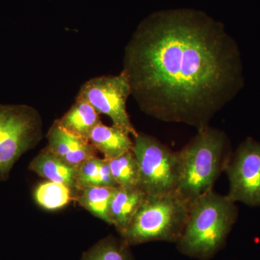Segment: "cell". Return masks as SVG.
Here are the masks:
<instances>
[{
  "label": "cell",
  "instance_id": "cell-1",
  "mask_svg": "<svg viewBox=\"0 0 260 260\" xmlns=\"http://www.w3.org/2000/svg\"><path fill=\"white\" fill-rule=\"evenodd\" d=\"M121 72L142 112L197 129L209 125L245 82L235 39L223 24L193 9L145 18L126 45Z\"/></svg>",
  "mask_w": 260,
  "mask_h": 260
},
{
  "label": "cell",
  "instance_id": "cell-2",
  "mask_svg": "<svg viewBox=\"0 0 260 260\" xmlns=\"http://www.w3.org/2000/svg\"><path fill=\"white\" fill-rule=\"evenodd\" d=\"M238 218L235 202L213 190L191 202L189 216L176 243L184 255L200 260L213 257L226 242Z\"/></svg>",
  "mask_w": 260,
  "mask_h": 260
},
{
  "label": "cell",
  "instance_id": "cell-3",
  "mask_svg": "<svg viewBox=\"0 0 260 260\" xmlns=\"http://www.w3.org/2000/svg\"><path fill=\"white\" fill-rule=\"evenodd\" d=\"M178 152V191L190 202L213 190L233 154L226 134L210 125L198 129L194 138Z\"/></svg>",
  "mask_w": 260,
  "mask_h": 260
},
{
  "label": "cell",
  "instance_id": "cell-4",
  "mask_svg": "<svg viewBox=\"0 0 260 260\" xmlns=\"http://www.w3.org/2000/svg\"><path fill=\"white\" fill-rule=\"evenodd\" d=\"M191 202L179 191L145 196L127 228L119 234L128 244L177 243L184 232Z\"/></svg>",
  "mask_w": 260,
  "mask_h": 260
},
{
  "label": "cell",
  "instance_id": "cell-5",
  "mask_svg": "<svg viewBox=\"0 0 260 260\" xmlns=\"http://www.w3.org/2000/svg\"><path fill=\"white\" fill-rule=\"evenodd\" d=\"M43 138L40 113L26 104H0V181L9 179L15 164Z\"/></svg>",
  "mask_w": 260,
  "mask_h": 260
},
{
  "label": "cell",
  "instance_id": "cell-6",
  "mask_svg": "<svg viewBox=\"0 0 260 260\" xmlns=\"http://www.w3.org/2000/svg\"><path fill=\"white\" fill-rule=\"evenodd\" d=\"M133 153L139 166V188L148 196L178 190L179 152L145 133L133 138Z\"/></svg>",
  "mask_w": 260,
  "mask_h": 260
},
{
  "label": "cell",
  "instance_id": "cell-7",
  "mask_svg": "<svg viewBox=\"0 0 260 260\" xmlns=\"http://www.w3.org/2000/svg\"><path fill=\"white\" fill-rule=\"evenodd\" d=\"M130 95L129 80L121 72L119 75H103L87 80L80 87L76 97L88 102L99 114L108 116L112 121V125L134 138L138 132L126 110V102Z\"/></svg>",
  "mask_w": 260,
  "mask_h": 260
},
{
  "label": "cell",
  "instance_id": "cell-8",
  "mask_svg": "<svg viewBox=\"0 0 260 260\" xmlns=\"http://www.w3.org/2000/svg\"><path fill=\"white\" fill-rule=\"evenodd\" d=\"M225 172L229 181L227 196L233 201L260 206V143L251 138L233 153Z\"/></svg>",
  "mask_w": 260,
  "mask_h": 260
},
{
  "label": "cell",
  "instance_id": "cell-9",
  "mask_svg": "<svg viewBox=\"0 0 260 260\" xmlns=\"http://www.w3.org/2000/svg\"><path fill=\"white\" fill-rule=\"evenodd\" d=\"M47 148L58 158L78 169L85 160L97 156L96 149L89 142L63 129L54 121L47 135Z\"/></svg>",
  "mask_w": 260,
  "mask_h": 260
},
{
  "label": "cell",
  "instance_id": "cell-10",
  "mask_svg": "<svg viewBox=\"0 0 260 260\" xmlns=\"http://www.w3.org/2000/svg\"><path fill=\"white\" fill-rule=\"evenodd\" d=\"M28 169L47 181L68 186L78 196V169L58 158L47 147L42 149L28 166Z\"/></svg>",
  "mask_w": 260,
  "mask_h": 260
},
{
  "label": "cell",
  "instance_id": "cell-11",
  "mask_svg": "<svg viewBox=\"0 0 260 260\" xmlns=\"http://www.w3.org/2000/svg\"><path fill=\"white\" fill-rule=\"evenodd\" d=\"M88 140L107 160L132 150L133 147L131 135L115 126L106 125L102 121L91 130Z\"/></svg>",
  "mask_w": 260,
  "mask_h": 260
},
{
  "label": "cell",
  "instance_id": "cell-12",
  "mask_svg": "<svg viewBox=\"0 0 260 260\" xmlns=\"http://www.w3.org/2000/svg\"><path fill=\"white\" fill-rule=\"evenodd\" d=\"M145 196L139 187H116L109 207V217L119 234L131 223Z\"/></svg>",
  "mask_w": 260,
  "mask_h": 260
},
{
  "label": "cell",
  "instance_id": "cell-13",
  "mask_svg": "<svg viewBox=\"0 0 260 260\" xmlns=\"http://www.w3.org/2000/svg\"><path fill=\"white\" fill-rule=\"evenodd\" d=\"M101 121L99 112L88 102L76 97L69 110L55 122L67 131L88 140L90 132Z\"/></svg>",
  "mask_w": 260,
  "mask_h": 260
},
{
  "label": "cell",
  "instance_id": "cell-14",
  "mask_svg": "<svg viewBox=\"0 0 260 260\" xmlns=\"http://www.w3.org/2000/svg\"><path fill=\"white\" fill-rule=\"evenodd\" d=\"M116 187L88 186L79 191L75 200L95 217L112 225L109 207Z\"/></svg>",
  "mask_w": 260,
  "mask_h": 260
},
{
  "label": "cell",
  "instance_id": "cell-15",
  "mask_svg": "<svg viewBox=\"0 0 260 260\" xmlns=\"http://www.w3.org/2000/svg\"><path fill=\"white\" fill-rule=\"evenodd\" d=\"M118 186L112 177L109 162L98 156L85 160L78 168V187L79 191L88 186Z\"/></svg>",
  "mask_w": 260,
  "mask_h": 260
},
{
  "label": "cell",
  "instance_id": "cell-16",
  "mask_svg": "<svg viewBox=\"0 0 260 260\" xmlns=\"http://www.w3.org/2000/svg\"><path fill=\"white\" fill-rule=\"evenodd\" d=\"M34 199L44 209L57 210L76 200V196L68 186L47 181L38 184L34 190Z\"/></svg>",
  "mask_w": 260,
  "mask_h": 260
},
{
  "label": "cell",
  "instance_id": "cell-17",
  "mask_svg": "<svg viewBox=\"0 0 260 260\" xmlns=\"http://www.w3.org/2000/svg\"><path fill=\"white\" fill-rule=\"evenodd\" d=\"M112 177L118 186L139 187V166L133 150L108 160Z\"/></svg>",
  "mask_w": 260,
  "mask_h": 260
},
{
  "label": "cell",
  "instance_id": "cell-18",
  "mask_svg": "<svg viewBox=\"0 0 260 260\" xmlns=\"http://www.w3.org/2000/svg\"><path fill=\"white\" fill-rule=\"evenodd\" d=\"M81 260H134L130 246L121 238L109 236L90 248Z\"/></svg>",
  "mask_w": 260,
  "mask_h": 260
}]
</instances>
